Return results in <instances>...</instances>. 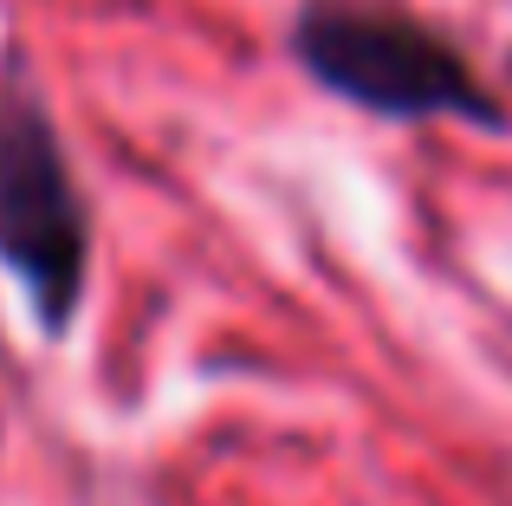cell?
<instances>
[{"label":"cell","instance_id":"cell-1","mask_svg":"<svg viewBox=\"0 0 512 506\" xmlns=\"http://www.w3.org/2000/svg\"><path fill=\"white\" fill-rule=\"evenodd\" d=\"M292 59L318 91L370 117H454L474 130H506V104L487 91V78L415 13L370 0H312L292 20Z\"/></svg>","mask_w":512,"mask_h":506},{"label":"cell","instance_id":"cell-2","mask_svg":"<svg viewBox=\"0 0 512 506\" xmlns=\"http://www.w3.org/2000/svg\"><path fill=\"white\" fill-rule=\"evenodd\" d=\"M0 273L20 286L46 338L72 331L91 273V221L59 124L13 59L0 65Z\"/></svg>","mask_w":512,"mask_h":506},{"label":"cell","instance_id":"cell-3","mask_svg":"<svg viewBox=\"0 0 512 506\" xmlns=\"http://www.w3.org/2000/svg\"><path fill=\"white\" fill-rule=\"evenodd\" d=\"M506 65H512V59H506Z\"/></svg>","mask_w":512,"mask_h":506}]
</instances>
